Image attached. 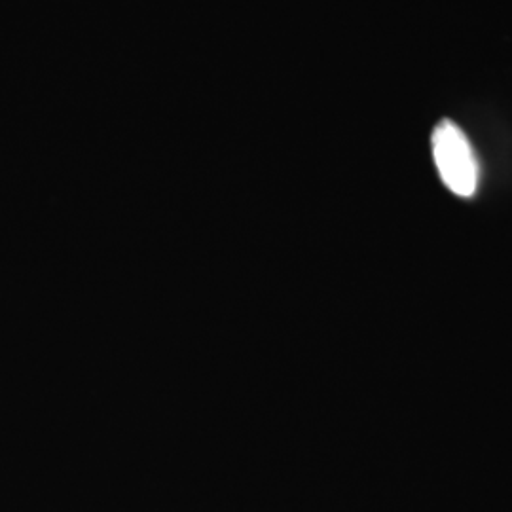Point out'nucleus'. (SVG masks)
Listing matches in <instances>:
<instances>
[{
    "instance_id": "f257e3e1",
    "label": "nucleus",
    "mask_w": 512,
    "mask_h": 512,
    "mask_svg": "<svg viewBox=\"0 0 512 512\" xmlns=\"http://www.w3.org/2000/svg\"><path fill=\"white\" fill-rule=\"evenodd\" d=\"M431 141L442 183L459 198H471L478 186V160L467 135L454 122L442 120Z\"/></svg>"
}]
</instances>
